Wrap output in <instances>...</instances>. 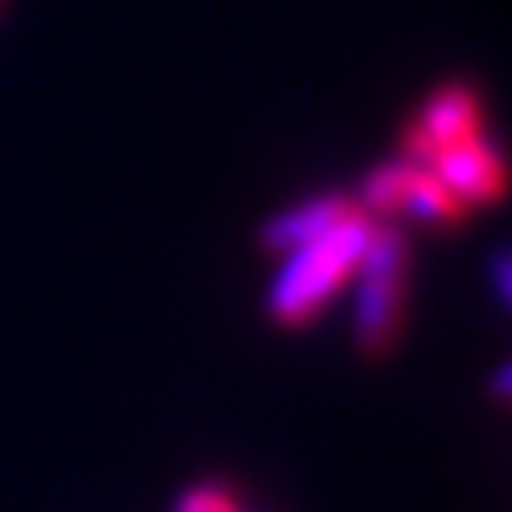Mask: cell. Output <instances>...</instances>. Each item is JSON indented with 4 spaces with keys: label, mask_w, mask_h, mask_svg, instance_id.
<instances>
[{
    "label": "cell",
    "mask_w": 512,
    "mask_h": 512,
    "mask_svg": "<svg viewBox=\"0 0 512 512\" xmlns=\"http://www.w3.org/2000/svg\"><path fill=\"white\" fill-rule=\"evenodd\" d=\"M497 293L501 300H509V258L497 255Z\"/></svg>",
    "instance_id": "9"
},
{
    "label": "cell",
    "mask_w": 512,
    "mask_h": 512,
    "mask_svg": "<svg viewBox=\"0 0 512 512\" xmlns=\"http://www.w3.org/2000/svg\"><path fill=\"white\" fill-rule=\"evenodd\" d=\"M475 133H478L475 95L467 92V88H444V92H437L425 103L418 126L410 129V137H406L410 156H414L410 164L425 167L440 148H452L459 141H467V137H475Z\"/></svg>",
    "instance_id": "3"
},
{
    "label": "cell",
    "mask_w": 512,
    "mask_h": 512,
    "mask_svg": "<svg viewBox=\"0 0 512 512\" xmlns=\"http://www.w3.org/2000/svg\"><path fill=\"white\" fill-rule=\"evenodd\" d=\"M425 167L437 175L440 186L459 205L486 202V198L501 194V160H497V152L478 133L452 148H440Z\"/></svg>",
    "instance_id": "4"
},
{
    "label": "cell",
    "mask_w": 512,
    "mask_h": 512,
    "mask_svg": "<svg viewBox=\"0 0 512 512\" xmlns=\"http://www.w3.org/2000/svg\"><path fill=\"white\" fill-rule=\"evenodd\" d=\"M357 342L368 353H384L399 330L406 281V239L391 228H372L368 247L357 262Z\"/></svg>",
    "instance_id": "2"
},
{
    "label": "cell",
    "mask_w": 512,
    "mask_h": 512,
    "mask_svg": "<svg viewBox=\"0 0 512 512\" xmlns=\"http://www.w3.org/2000/svg\"><path fill=\"white\" fill-rule=\"evenodd\" d=\"M368 236H372V224L353 209L327 236L289 251L285 266L274 277V289H270V311L277 323H289V327L308 323L311 315L342 289V281L357 270Z\"/></svg>",
    "instance_id": "1"
},
{
    "label": "cell",
    "mask_w": 512,
    "mask_h": 512,
    "mask_svg": "<svg viewBox=\"0 0 512 512\" xmlns=\"http://www.w3.org/2000/svg\"><path fill=\"white\" fill-rule=\"evenodd\" d=\"M414 167L418 164H410V160L376 167L365 179V186H361V202H365L368 213H395V209H403V194L410 175H414Z\"/></svg>",
    "instance_id": "7"
},
{
    "label": "cell",
    "mask_w": 512,
    "mask_h": 512,
    "mask_svg": "<svg viewBox=\"0 0 512 512\" xmlns=\"http://www.w3.org/2000/svg\"><path fill=\"white\" fill-rule=\"evenodd\" d=\"M353 209H349L346 198H315V202H304L296 205V209H285V213H277L270 224H266V247L270 251H281V255H289L296 247H304L311 239L327 236L330 228L338 224V220H346Z\"/></svg>",
    "instance_id": "5"
},
{
    "label": "cell",
    "mask_w": 512,
    "mask_h": 512,
    "mask_svg": "<svg viewBox=\"0 0 512 512\" xmlns=\"http://www.w3.org/2000/svg\"><path fill=\"white\" fill-rule=\"evenodd\" d=\"M497 395H501V399L509 395V368H501V372H497Z\"/></svg>",
    "instance_id": "10"
},
{
    "label": "cell",
    "mask_w": 512,
    "mask_h": 512,
    "mask_svg": "<svg viewBox=\"0 0 512 512\" xmlns=\"http://www.w3.org/2000/svg\"><path fill=\"white\" fill-rule=\"evenodd\" d=\"M403 209L406 213H414L418 220H425V224H448V220L459 217L463 205L440 186V179L429 171V167L418 164L414 167V175H410V183H406Z\"/></svg>",
    "instance_id": "6"
},
{
    "label": "cell",
    "mask_w": 512,
    "mask_h": 512,
    "mask_svg": "<svg viewBox=\"0 0 512 512\" xmlns=\"http://www.w3.org/2000/svg\"><path fill=\"white\" fill-rule=\"evenodd\" d=\"M179 512H236V505L220 494V490L202 486V490H190V494L183 497Z\"/></svg>",
    "instance_id": "8"
}]
</instances>
